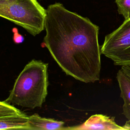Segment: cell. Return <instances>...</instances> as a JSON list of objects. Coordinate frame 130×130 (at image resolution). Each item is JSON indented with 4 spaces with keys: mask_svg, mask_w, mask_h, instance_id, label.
I'll use <instances>...</instances> for the list:
<instances>
[{
    "mask_svg": "<svg viewBox=\"0 0 130 130\" xmlns=\"http://www.w3.org/2000/svg\"><path fill=\"white\" fill-rule=\"evenodd\" d=\"M29 116L21 112L0 117V129H21L29 130Z\"/></svg>",
    "mask_w": 130,
    "mask_h": 130,
    "instance_id": "obj_8",
    "label": "cell"
},
{
    "mask_svg": "<svg viewBox=\"0 0 130 130\" xmlns=\"http://www.w3.org/2000/svg\"><path fill=\"white\" fill-rule=\"evenodd\" d=\"M46 10L37 0H0V17L20 26L34 36L45 29Z\"/></svg>",
    "mask_w": 130,
    "mask_h": 130,
    "instance_id": "obj_3",
    "label": "cell"
},
{
    "mask_svg": "<svg viewBox=\"0 0 130 130\" xmlns=\"http://www.w3.org/2000/svg\"><path fill=\"white\" fill-rule=\"evenodd\" d=\"M117 11L124 19L130 18V0H115Z\"/></svg>",
    "mask_w": 130,
    "mask_h": 130,
    "instance_id": "obj_9",
    "label": "cell"
},
{
    "mask_svg": "<svg viewBox=\"0 0 130 130\" xmlns=\"http://www.w3.org/2000/svg\"><path fill=\"white\" fill-rule=\"evenodd\" d=\"M21 112L19 110L13 105L8 104L5 101H0V117L15 114Z\"/></svg>",
    "mask_w": 130,
    "mask_h": 130,
    "instance_id": "obj_10",
    "label": "cell"
},
{
    "mask_svg": "<svg viewBox=\"0 0 130 130\" xmlns=\"http://www.w3.org/2000/svg\"><path fill=\"white\" fill-rule=\"evenodd\" d=\"M63 129L78 130H126L123 126H120L116 123L114 117L99 114L91 116L84 123L80 125L66 127Z\"/></svg>",
    "mask_w": 130,
    "mask_h": 130,
    "instance_id": "obj_5",
    "label": "cell"
},
{
    "mask_svg": "<svg viewBox=\"0 0 130 130\" xmlns=\"http://www.w3.org/2000/svg\"><path fill=\"white\" fill-rule=\"evenodd\" d=\"M116 78L120 90V96L123 101L122 114L130 124V76L121 68L117 73Z\"/></svg>",
    "mask_w": 130,
    "mask_h": 130,
    "instance_id": "obj_6",
    "label": "cell"
},
{
    "mask_svg": "<svg viewBox=\"0 0 130 130\" xmlns=\"http://www.w3.org/2000/svg\"><path fill=\"white\" fill-rule=\"evenodd\" d=\"M101 50L115 65L130 67V18L105 36Z\"/></svg>",
    "mask_w": 130,
    "mask_h": 130,
    "instance_id": "obj_4",
    "label": "cell"
},
{
    "mask_svg": "<svg viewBox=\"0 0 130 130\" xmlns=\"http://www.w3.org/2000/svg\"><path fill=\"white\" fill-rule=\"evenodd\" d=\"M48 63L32 59L24 68L15 80L8 98L12 105L34 109L41 108L48 93Z\"/></svg>",
    "mask_w": 130,
    "mask_h": 130,
    "instance_id": "obj_2",
    "label": "cell"
},
{
    "mask_svg": "<svg viewBox=\"0 0 130 130\" xmlns=\"http://www.w3.org/2000/svg\"><path fill=\"white\" fill-rule=\"evenodd\" d=\"M125 129H130V124L126 122L125 124L123 126Z\"/></svg>",
    "mask_w": 130,
    "mask_h": 130,
    "instance_id": "obj_12",
    "label": "cell"
},
{
    "mask_svg": "<svg viewBox=\"0 0 130 130\" xmlns=\"http://www.w3.org/2000/svg\"><path fill=\"white\" fill-rule=\"evenodd\" d=\"M121 68L130 76V67H127V66H122L121 67Z\"/></svg>",
    "mask_w": 130,
    "mask_h": 130,
    "instance_id": "obj_11",
    "label": "cell"
},
{
    "mask_svg": "<svg viewBox=\"0 0 130 130\" xmlns=\"http://www.w3.org/2000/svg\"><path fill=\"white\" fill-rule=\"evenodd\" d=\"M64 122L52 118L42 117L35 113L29 116V130L63 129Z\"/></svg>",
    "mask_w": 130,
    "mask_h": 130,
    "instance_id": "obj_7",
    "label": "cell"
},
{
    "mask_svg": "<svg viewBox=\"0 0 130 130\" xmlns=\"http://www.w3.org/2000/svg\"><path fill=\"white\" fill-rule=\"evenodd\" d=\"M46 10L44 44L54 60L66 75L77 80H99V27L59 3L49 5Z\"/></svg>",
    "mask_w": 130,
    "mask_h": 130,
    "instance_id": "obj_1",
    "label": "cell"
}]
</instances>
